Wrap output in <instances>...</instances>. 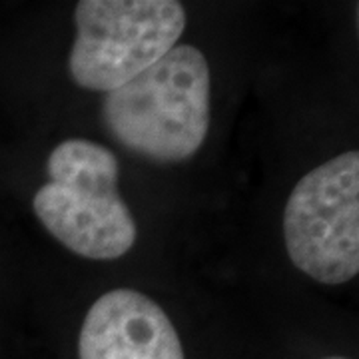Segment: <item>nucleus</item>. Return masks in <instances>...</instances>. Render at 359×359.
I'll use <instances>...</instances> for the list:
<instances>
[{
	"label": "nucleus",
	"instance_id": "f257e3e1",
	"mask_svg": "<svg viewBox=\"0 0 359 359\" xmlns=\"http://www.w3.org/2000/svg\"><path fill=\"white\" fill-rule=\"evenodd\" d=\"M106 130L132 154L184 162L210 128V66L192 44H176L142 74L106 94Z\"/></svg>",
	"mask_w": 359,
	"mask_h": 359
},
{
	"label": "nucleus",
	"instance_id": "f03ea898",
	"mask_svg": "<svg viewBox=\"0 0 359 359\" xmlns=\"http://www.w3.org/2000/svg\"><path fill=\"white\" fill-rule=\"evenodd\" d=\"M46 182L32 208L42 226L70 252L118 259L136 242V222L118 194V160L96 142L70 138L48 156Z\"/></svg>",
	"mask_w": 359,
	"mask_h": 359
},
{
	"label": "nucleus",
	"instance_id": "7ed1b4c3",
	"mask_svg": "<svg viewBox=\"0 0 359 359\" xmlns=\"http://www.w3.org/2000/svg\"><path fill=\"white\" fill-rule=\"evenodd\" d=\"M68 68L80 88L112 92L164 58L188 22L176 0H82Z\"/></svg>",
	"mask_w": 359,
	"mask_h": 359
},
{
	"label": "nucleus",
	"instance_id": "20e7f679",
	"mask_svg": "<svg viewBox=\"0 0 359 359\" xmlns=\"http://www.w3.org/2000/svg\"><path fill=\"white\" fill-rule=\"evenodd\" d=\"M283 238L295 268L325 285L359 271V154L349 150L295 184L283 210Z\"/></svg>",
	"mask_w": 359,
	"mask_h": 359
},
{
	"label": "nucleus",
	"instance_id": "39448f33",
	"mask_svg": "<svg viewBox=\"0 0 359 359\" xmlns=\"http://www.w3.org/2000/svg\"><path fill=\"white\" fill-rule=\"evenodd\" d=\"M80 359H186L166 311L134 290L100 295L78 335Z\"/></svg>",
	"mask_w": 359,
	"mask_h": 359
},
{
	"label": "nucleus",
	"instance_id": "423d86ee",
	"mask_svg": "<svg viewBox=\"0 0 359 359\" xmlns=\"http://www.w3.org/2000/svg\"><path fill=\"white\" fill-rule=\"evenodd\" d=\"M327 359H344V358H327Z\"/></svg>",
	"mask_w": 359,
	"mask_h": 359
}]
</instances>
